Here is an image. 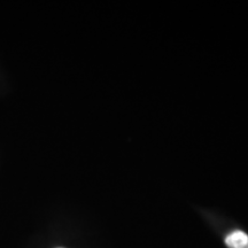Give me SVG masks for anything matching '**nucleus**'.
Masks as SVG:
<instances>
[{
	"label": "nucleus",
	"instance_id": "f257e3e1",
	"mask_svg": "<svg viewBox=\"0 0 248 248\" xmlns=\"http://www.w3.org/2000/svg\"><path fill=\"white\" fill-rule=\"evenodd\" d=\"M229 248H248V235L243 231H233L225 238Z\"/></svg>",
	"mask_w": 248,
	"mask_h": 248
},
{
	"label": "nucleus",
	"instance_id": "f03ea898",
	"mask_svg": "<svg viewBox=\"0 0 248 248\" xmlns=\"http://www.w3.org/2000/svg\"><path fill=\"white\" fill-rule=\"evenodd\" d=\"M57 248H64V247H57Z\"/></svg>",
	"mask_w": 248,
	"mask_h": 248
}]
</instances>
